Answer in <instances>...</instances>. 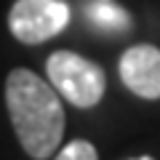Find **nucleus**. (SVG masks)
I'll return each instance as SVG.
<instances>
[{
    "label": "nucleus",
    "instance_id": "f257e3e1",
    "mask_svg": "<svg viewBox=\"0 0 160 160\" xmlns=\"http://www.w3.org/2000/svg\"><path fill=\"white\" fill-rule=\"evenodd\" d=\"M6 107L24 152L48 160L64 136V107L48 80L32 69H13L6 78Z\"/></svg>",
    "mask_w": 160,
    "mask_h": 160
},
{
    "label": "nucleus",
    "instance_id": "f03ea898",
    "mask_svg": "<svg viewBox=\"0 0 160 160\" xmlns=\"http://www.w3.org/2000/svg\"><path fill=\"white\" fill-rule=\"evenodd\" d=\"M46 75L53 91L80 109L96 107L107 91L104 69L75 51H53L46 62Z\"/></svg>",
    "mask_w": 160,
    "mask_h": 160
},
{
    "label": "nucleus",
    "instance_id": "7ed1b4c3",
    "mask_svg": "<svg viewBox=\"0 0 160 160\" xmlns=\"http://www.w3.org/2000/svg\"><path fill=\"white\" fill-rule=\"evenodd\" d=\"M69 24L64 0H16L8 11V29L24 46H40Z\"/></svg>",
    "mask_w": 160,
    "mask_h": 160
},
{
    "label": "nucleus",
    "instance_id": "20e7f679",
    "mask_svg": "<svg viewBox=\"0 0 160 160\" xmlns=\"http://www.w3.org/2000/svg\"><path fill=\"white\" fill-rule=\"evenodd\" d=\"M118 72L123 86L139 99H160V48L149 46V43H139V46L126 48V53L120 56Z\"/></svg>",
    "mask_w": 160,
    "mask_h": 160
},
{
    "label": "nucleus",
    "instance_id": "39448f33",
    "mask_svg": "<svg viewBox=\"0 0 160 160\" xmlns=\"http://www.w3.org/2000/svg\"><path fill=\"white\" fill-rule=\"evenodd\" d=\"M53 160H99V152H96V147H93L91 142L75 139V142L64 144V147L53 155Z\"/></svg>",
    "mask_w": 160,
    "mask_h": 160
},
{
    "label": "nucleus",
    "instance_id": "423d86ee",
    "mask_svg": "<svg viewBox=\"0 0 160 160\" xmlns=\"http://www.w3.org/2000/svg\"><path fill=\"white\" fill-rule=\"evenodd\" d=\"M91 16L96 19L99 24H104V27H128V16L123 13V8H115V6H96L91 11Z\"/></svg>",
    "mask_w": 160,
    "mask_h": 160
},
{
    "label": "nucleus",
    "instance_id": "0eeeda50",
    "mask_svg": "<svg viewBox=\"0 0 160 160\" xmlns=\"http://www.w3.org/2000/svg\"><path fill=\"white\" fill-rule=\"evenodd\" d=\"M139 160H152V158H139Z\"/></svg>",
    "mask_w": 160,
    "mask_h": 160
}]
</instances>
